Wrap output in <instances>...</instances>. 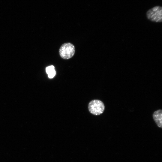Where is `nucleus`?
Returning a JSON list of instances; mask_svg holds the SVG:
<instances>
[{"label": "nucleus", "mask_w": 162, "mask_h": 162, "mask_svg": "<svg viewBox=\"0 0 162 162\" xmlns=\"http://www.w3.org/2000/svg\"><path fill=\"white\" fill-rule=\"evenodd\" d=\"M88 109L90 112L95 115H99L102 114L105 109L104 103L98 100H93L88 104Z\"/></svg>", "instance_id": "nucleus-3"}, {"label": "nucleus", "mask_w": 162, "mask_h": 162, "mask_svg": "<svg viewBox=\"0 0 162 162\" xmlns=\"http://www.w3.org/2000/svg\"><path fill=\"white\" fill-rule=\"evenodd\" d=\"M46 72L48 74L50 78H53L56 74L55 67L53 65H51L47 67L46 68Z\"/></svg>", "instance_id": "nucleus-5"}, {"label": "nucleus", "mask_w": 162, "mask_h": 162, "mask_svg": "<svg viewBox=\"0 0 162 162\" xmlns=\"http://www.w3.org/2000/svg\"><path fill=\"white\" fill-rule=\"evenodd\" d=\"M74 46L70 43H66L60 46L59 52L60 57L63 59H68L73 56L75 53Z\"/></svg>", "instance_id": "nucleus-1"}, {"label": "nucleus", "mask_w": 162, "mask_h": 162, "mask_svg": "<svg viewBox=\"0 0 162 162\" xmlns=\"http://www.w3.org/2000/svg\"><path fill=\"white\" fill-rule=\"evenodd\" d=\"M153 118L157 125L159 128H162V110H158L154 112Z\"/></svg>", "instance_id": "nucleus-4"}, {"label": "nucleus", "mask_w": 162, "mask_h": 162, "mask_svg": "<svg viewBox=\"0 0 162 162\" xmlns=\"http://www.w3.org/2000/svg\"><path fill=\"white\" fill-rule=\"evenodd\" d=\"M147 18L151 21L161 22L162 21V8L156 6L149 10L146 12Z\"/></svg>", "instance_id": "nucleus-2"}]
</instances>
